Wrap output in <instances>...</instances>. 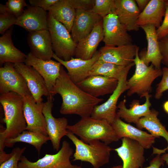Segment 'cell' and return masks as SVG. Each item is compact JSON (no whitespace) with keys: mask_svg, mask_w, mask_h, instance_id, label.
I'll use <instances>...</instances> for the list:
<instances>
[{"mask_svg":"<svg viewBox=\"0 0 168 168\" xmlns=\"http://www.w3.org/2000/svg\"><path fill=\"white\" fill-rule=\"evenodd\" d=\"M151 96L149 93L147 94L145 96V101L142 105L140 104L139 100H133L129 105V108L126 107V100L124 99L117 105L119 109L116 113L117 116L129 124L133 123L136 125L141 118L150 113V108L152 104L150 98Z\"/></svg>","mask_w":168,"mask_h":168,"instance_id":"cell-24","label":"cell"},{"mask_svg":"<svg viewBox=\"0 0 168 168\" xmlns=\"http://www.w3.org/2000/svg\"><path fill=\"white\" fill-rule=\"evenodd\" d=\"M118 81L101 75H92L76 84L81 89L96 98L112 94L116 88Z\"/></svg>","mask_w":168,"mask_h":168,"instance_id":"cell-19","label":"cell"},{"mask_svg":"<svg viewBox=\"0 0 168 168\" xmlns=\"http://www.w3.org/2000/svg\"><path fill=\"white\" fill-rule=\"evenodd\" d=\"M103 20L91 11L76 10L71 30V36L76 44L88 35L95 26Z\"/></svg>","mask_w":168,"mask_h":168,"instance_id":"cell-18","label":"cell"},{"mask_svg":"<svg viewBox=\"0 0 168 168\" xmlns=\"http://www.w3.org/2000/svg\"><path fill=\"white\" fill-rule=\"evenodd\" d=\"M103 39L102 20L95 26L88 35L77 44L74 56L75 58L83 60L91 59Z\"/></svg>","mask_w":168,"mask_h":168,"instance_id":"cell-25","label":"cell"},{"mask_svg":"<svg viewBox=\"0 0 168 168\" xmlns=\"http://www.w3.org/2000/svg\"><path fill=\"white\" fill-rule=\"evenodd\" d=\"M163 108L165 111L168 114V100L166 101L164 103Z\"/></svg>","mask_w":168,"mask_h":168,"instance_id":"cell-46","label":"cell"},{"mask_svg":"<svg viewBox=\"0 0 168 168\" xmlns=\"http://www.w3.org/2000/svg\"><path fill=\"white\" fill-rule=\"evenodd\" d=\"M15 25L29 32L48 30V14L41 8L30 6L17 18Z\"/></svg>","mask_w":168,"mask_h":168,"instance_id":"cell-21","label":"cell"},{"mask_svg":"<svg viewBox=\"0 0 168 168\" xmlns=\"http://www.w3.org/2000/svg\"><path fill=\"white\" fill-rule=\"evenodd\" d=\"M67 129L86 143L100 140L108 145L119 140L111 124L91 116L81 118L73 125H68Z\"/></svg>","mask_w":168,"mask_h":168,"instance_id":"cell-3","label":"cell"},{"mask_svg":"<svg viewBox=\"0 0 168 168\" xmlns=\"http://www.w3.org/2000/svg\"><path fill=\"white\" fill-rule=\"evenodd\" d=\"M23 110L27 127L26 130L48 136L45 118L43 113L44 103H37L32 96L23 97Z\"/></svg>","mask_w":168,"mask_h":168,"instance_id":"cell-13","label":"cell"},{"mask_svg":"<svg viewBox=\"0 0 168 168\" xmlns=\"http://www.w3.org/2000/svg\"><path fill=\"white\" fill-rule=\"evenodd\" d=\"M10 92L22 97L32 96L25 79L16 69L14 64L7 63L0 68V93Z\"/></svg>","mask_w":168,"mask_h":168,"instance_id":"cell-11","label":"cell"},{"mask_svg":"<svg viewBox=\"0 0 168 168\" xmlns=\"http://www.w3.org/2000/svg\"><path fill=\"white\" fill-rule=\"evenodd\" d=\"M17 18L9 12L5 5L0 4V34L2 35L13 25H15Z\"/></svg>","mask_w":168,"mask_h":168,"instance_id":"cell-34","label":"cell"},{"mask_svg":"<svg viewBox=\"0 0 168 168\" xmlns=\"http://www.w3.org/2000/svg\"><path fill=\"white\" fill-rule=\"evenodd\" d=\"M141 28L145 33L147 42V50L144 49L139 53L141 60L147 65L151 63L156 69H161L162 57L160 51L156 29L152 24L142 26Z\"/></svg>","mask_w":168,"mask_h":168,"instance_id":"cell-20","label":"cell"},{"mask_svg":"<svg viewBox=\"0 0 168 168\" xmlns=\"http://www.w3.org/2000/svg\"><path fill=\"white\" fill-rule=\"evenodd\" d=\"M158 42L162 57L161 63L168 68V35L159 40Z\"/></svg>","mask_w":168,"mask_h":168,"instance_id":"cell-40","label":"cell"},{"mask_svg":"<svg viewBox=\"0 0 168 168\" xmlns=\"http://www.w3.org/2000/svg\"><path fill=\"white\" fill-rule=\"evenodd\" d=\"M69 1L76 10L91 11L95 3V0H69Z\"/></svg>","mask_w":168,"mask_h":168,"instance_id":"cell-39","label":"cell"},{"mask_svg":"<svg viewBox=\"0 0 168 168\" xmlns=\"http://www.w3.org/2000/svg\"><path fill=\"white\" fill-rule=\"evenodd\" d=\"M105 46L115 47L132 43V39L125 26L120 22L115 13L103 18Z\"/></svg>","mask_w":168,"mask_h":168,"instance_id":"cell-10","label":"cell"},{"mask_svg":"<svg viewBox=\"0 0 168 168\" xmlns=\"http://www.w3.org/2000/svg\"><path fill=\"white\" fill-rule=\"evenodd\" d=\"M161 69L162 78L157 85L155 95V98L156 100L160 99L163 92L168 90V68L164 67Z\"/></svg>","mask_w":168,"mask_h":168,"instance_id":"cell-37","label":"cell"},{"mask_svg":"<svg viewBox=\"0 0 168 168\" xmlns=\"http://www.w3.org/2000/svg\"><path fill=\"white\" fill-rule=\"evenodd\" d=\"M0 102L4 112L2 121L6 125L4 129L0 130V152H2L4 151L5 140L15 138L26 130L27 124L22 97L13 92L1 94Z\"/></svg>","mask_w":168,"mask_h":168,"instance_id":"cell-2","label":"cell"},{"mask_svg":"<svg viewBox=\"0 0 168 168\" xmlns=\"http://www.w3.org/2000/svg\"><path fill=\"white\" fill-rule=\"evenodd\" d=\"M48 30L52 41L53 51L59 58L70 60L74 56L77 45L67 28L48 13Z\"/></svg>","mask_w":168,"mask_h":168,"instance_id":"cell-6","label":"cell"},{"mask_svg":"<svg viewBox=\"0 0 168 168\" xmlns=\"http://www.w3.org/2000/svg\"><path fill=\"white\" fill-rule=\"evenodd\" d=\"M54 106L53 97L49 96L47 101L44 103L43 113L44 116L48 136L50 138L53 149L59 151L62 138L67 136L68 121L64 117L56 118L52 114Z\"/></svg>","mask_w":168,"mask_h":168,"instance_id":"cell-9","label":"cell"},{"mask_svg":"<svg viewBox=\"0 0 168 168\" xmlns=\"http://www.w3.org/2000/svg\"><path fill=\"white\" fill-rule=\"evenodd\" d=\"M67 136L75 147L73 161L80 160L90 163L94 168H100L109 162L112 148L100 140L86 143L68 130Z\"/></svg>","mask_w":168,"mask_h":168,"instance_id":"cell-4","label":"cell"},{"mask_svg":"<svg viewBox=\"0 0 168 168\" xmlns=\"http://www.w3.org/2000/svg\"><path fill=\"white\" fill-rule=\"evenodd\" d=\"M12 152L6 153L4 151L0 152V164L8 160L12 155Z\"/></svg>","mask_w":168,"mask_h":168,"instance_id":"cell-44","label":"cell"},{"mask_svg":"<svg viewBox=\"0 0 168 168\" xmlns=\"http://www.w3.org/2000/svg\"><path fill=\"white\" fill-rule=\"evenodd\" d=\"M24 63L33 68L43 77L50 95V92L60 75L62 66L60 63L52 59L44 60L40 59L30 52L27 55Z\"/></svg>","mask_w":168,"mask_h":168,"instance_id":"cell-16","label":"cell"},{"mask_svg":"<svg viewBox=\"0 0 168 168\" xmlns=\"http://www.w3.org/2000/svg\"><path fill=\"white\" fill-rule=\"evenodd\" d=\"M49 140L50 138L48 136L36 132L25 130L15 138L6 139L4 146L10 147L16 142H25L34 147L40 154L43 145Z\"/></svg>","mask_w":168,"mask_h":168,"instance_id":"cell-31","label":"cell"},{"mask_svg":"<svg viewBox=\"0 0 168 168\" xmlns=\"http://www.w3.org/2000/svg\"><path fill=\"white\" fill-rule=\"evenodd\" d=\"M130 64L124 66L98 60L92 66L89 76L101 75L118 80Z\"/></svg>","mask_w":168,"mask_h":168,"instance_id":"cell-32","label":"cell"},{"mask_svg":"<svg viewBox=\"0 0 168 168\" xmlns=\"http://www.w3.org/2000/svg\"><path fill=\"white\" fill-rule=\"evenodd\" d=\"M164 162L161 155L157 154L150 161L148 166L141 168H160Z\"/></svg>","mask_w":168,"mask_h":168,"instance_id":"cell-42","label":"cell"},{"mask_svg":"<svg viewBox=\"0 0 168 168\" xmlns=\"http://www.w3.org/2000/svg\"><path fill=\"white\" fill-rule=\"evenodd\" d=\"M73 168H82L80 166L77 165H73ZM112 168H122V165H119L113 166Z\"/></svg>","mask_w":168,"mask_h":168,"instance_id":"cell-47","label":"cell"},{"mask_svg":"<svg viewBox=\"0 0 168 168\" xmlns=\"http://www.w3.org/2000/svg\"><path fill=\"white\" fill-rule=\"evenodd\" d=\"M59 0H29L31 6L38 7L49 11L50 7Z\"/></svg>","mask_w":168,"mask_h":168,"instance_id":"cell-41","label":"cell"},{"mask_svg":"<svg viewBox=\"0 0 168 168\" xmlns=\"http://www.w3.org/2000/svg\"><path fill=\"white\" fill-rule=\"evenodd\" d=\"M73 150L66 141L63 142L61 148L56 154H46L35 162L30 161L22 156L18 163L19 168H73L70 158Z\"/></svg>","mask_w":168,"mask_h":168,"instance_id":"cell-7","label":"cell"},{"mask_svg":"<svg viewBox=\"0 0 168 168\" xmlns=\"http://www.w3.org/2000/svg\"><path fill=\"white\" fill-rule=\"evenodd\" d=\"M115 13L128 31L139 30L137 22L141 12L135 0H114Z\"/></svg>","mask_w":168,"mask_h":168,"instance_id":"cell-26","label":"cell"},{"mask_svg":"<svg viewBox=\"0 0 168 168\" xmlns=\"http://www.w3.org/2000/svg\"><path fill=\"white\" fill-rule=\"evenodd\" d=\"M27 41L30 52L35 57L44 60H49L54 53L49 30L29 32Z\"/></svg>","mask_w":168,"mask_h":168,"instance_id":"cell-23","label":"cell"},{"mask_svg":"<svg viewBox=\"0 0 168 168\" xmlns=\"http://www.w3.org/2000/svg\"><path fill=\"white\" fill-rule=\"evenodd\" d=\"M118 139L126 138L138 142L145 149H149L155 142V137L123 121L117 115L111 124Z\"/></svg>","mask_w":168,"mask_h":168,"instance_id":"cell-22","label":"cell"},{"mask_svg":"<svg viewBox=\"0 0 168 168\" xmlns=\"http://www.w3.org/2000/svg\"><path fill=\"white\" fill-rule=\"evenodd\" d=\"M12 26L0 37V65L7 63H25L27 55L16 48L12 39Z\"/></svg>","mask_w":168,"mask_h":168,"instance_id":"cell-27","label":"cell"},{"mask_svg":"<svg viewBox=\"0 0 168 168\" xmlns=\"http://www.w3.org/2000/svg\"><path fill=\"white\" fill-rule=\"evenodd\" d=\"M92 11L102 18L108 15L115 13L114 0H95Z\"/></svg>","mask_w":168,"mask_h":168,"instance_id":"cell-33","label":"cell"},{"mask_svg":"<svg viewBox=\"0 0 168 168\" xmlns=\"http://www.w3.org/2000/svg\"><path fill=\"white\" fill-rule=\"evenodd\" d=\"M139 47L132 43L118 46H104L99 51L98 60L126 66L134 63Z\"/></svg>","mask_w":168,"mask_h":168,"instance_id":"cell-15","label":"cell"},{"mask_svg":"<svg viewBox=\"0 0 168 168\" xmlns=\"http://www.w3.org/2000/svg\"><path fill=\"white\" fill-rule=\"evenodd\" d=\"M59 94L62 99L60 113L63 115L75 114L81 118L90 117L94 107L103 100L93 97L80 88L68 76L62 66L50 95Z\"/></svg>","mask_w":168,"mask_h":168,"instance_id":"cell-1","label":"cell"},{"mask_svg":"<svg viewBox=\"0 0 168 168\" xmlns=\"http://www.w3.org/2000/svg\"><path fill=\"white\" fill-rule=\"evenodd\" d=\"M139 47L134 60L135 72L127 80L128 90L127 94L128 96L136 94L142 98L151 92L153 82L162 76V71L161 69H156L152 64L149 66L146 65L139 57Z\"/></svg>","mask_w":168,"mask_h":168,"instance_id":"cell-5","label":"cell"},{"mask_svg":"<svg viewBox=\"0 0 168 168\" xmlns=\"http://www.w3.org/2000/svg\"><path fill=\"white\" fill-rule=\"evenodd\" d=\"M16 70L25 79L32 96L37 103L42 102L43 96H50L45 81L39 73L32 67L24 63L14 64Z\"/></svg>","mask_w":168,"mask_h":168,"instance_id":"cell-14","label":"cell"},{"mask_svg":"<svg viewBox=\"0 0 168 168\" xmlns=\"http://www.w3.org/2000/svg\"><path fill=\"white\" fill-rule=\"evenodd\" d=\"M120 147L114 149L123 161L122 168H141L145 161V149L137 141L126 138L121 139Z\"/></svg>","mask_w":168,"mask_h":168,"instance_id":"cell-12","label":"cell"},{"mask_svg":"<svg viewBox=\"0 0 168 168\" xmlns=\"http://www.w3.org/2000/svg\"><path fill=\"white\" fill-rule=\"evenodd\" d=\"M159 113V112L154 109L151 110L149 114L140 119L136 126L140 129H146L156 138L161 137L166 139L168 144L167 147L164 149L157 148L156 150L157 154L161 155L166 153L168 149V132L158 119Z\"/></svg>","mask_w":168,"mask_h":168,"instance_id":"cell-29","label":"cell"},{"mask_svg":"<svg viewBox=\"0 0 168 168\" xmlns=\"http://www.w3.org/2000/svg\"><path fill=\"white\" fill-rule=\"evenodd\" d=\"M166 11L164 18L160 26L156 29L158 39L168 35V0H165Z\"/></svg>","mask_w":168,"mask_h":168,"instance_id":"cell-38","label":"cell"},{"mask_svg":"<svg viewBox=\"0 0 168 168\" xmlns=\"http://www.w3.org/2000/svg\"><path fill=\"white\" fill-rule=\"evenodd\" d=\"M167 153H164L161 156V157L164 162H166V165H168V149L167 150Z\"/></svg>","mask_w":168,"mask_h":168,"instance_id":"cell-45","label":"cell"},{"mask_svg":"<svg viewBox=\"0 0 168 168\" xmlns=\"http://www.w3.org/2000/svg\"><path fill=\"white\" fill-rule=\"evenodd\" d=\"M26 147H16L12 151V155L7 160L0 164V168H19L18 164Z\"/></svg>","mask_w":168,"mask_h":168,"instance_id":"cell-35","label":"cell"},{"mask_svg":"<svg viewBox=\"0 0 168 168\" xmlns=\"http://www.w3.org/2000/svg\"><path fill=\"white\" fill-rule=\"evenodd\" d=\"M48 11L55 20L63 24L71 32L76 10L69 0H59L50 7Z\"/></svg>","mask_w":168,"mask_h":168,"instance_id":"cell-30","label":"cell"},{"mask_svg":"<svg viewBox=\"0 0 168 168\" xmlns=\"http://www.w3.org/2000/svg\"><path fill=\"white\" fill-rule=\"evenodd\" d=\"M150 1V0H136L135 1L139 10L141 12L145 8Z\"/></svg>","mask_w":168,"mask_h":168,"instance_id":"cell-43","label":"cell"},{"mask_svg":"<svg viewBox=\"0 0 168 168\" xmlns=\"http://www.w3.org/2000/svg\"><path fill=\"white\" fill-rule=\"evenodd\" d=\"M165 11V0H150L139 15L137 24L139 27L152 24L158 28L162 22Z\"/></svg>","mask_w":168,"mask_h":168,"instance_id":"cell-28","label":"cell"},{"mask_svg":"<svg viewBox=\"0 0 168 168\" xmlns=\"http://www.w3.org/2000/svg\"><path fill=\"white\" fill-rule=\"evenodd\" d=\"M134 65V63L131 64L123 73L118 80L116 88L107 100L94 107L91 115V118L106 120L111 125L116 116L118 100L120 96L128 90L127 85V76L131 68Z\"/></svg>","mask_w":168,"mask_h":168,"instance_id":"cell-8","label":"cell"},{"mask_svg":"<svg viewBox=\"0 0 168 168\" xmlns=\"http://www.w3.org/2000/svg\"><path fill=\"white\" fill-rule=\"evenodd\" d=\"M7 10L17 18L23 12L27 5L24 0H8L5 5Z\"/></svg>","mask_w":168,"mask_h":168,"instance_id":"cell-36","label":"cell"},{"mask_svg":"<svg viewBox=\"0 0 168 168\" xmlns=\"http://www.w3.org/2000/svg\"><path fill=\"white\" fill-rule=\"evenodd\" d=\"M99 55V51H96L91 58L89 60L73 57L70 60L65 61L59 58L54 53L53 58L66 68L70 79L77 84L89 76L90 71L94 63L98 60Z\"/></svg>","mask_w":168,"mask_h":168,"instance_id":"cell-17","label":"cell"}]
</instances>
